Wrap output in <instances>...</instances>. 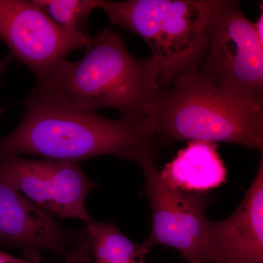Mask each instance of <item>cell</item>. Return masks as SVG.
<instances>
[{
	"instance_id": "6",
	"label": "cell",
	"mask_w": 263,
	"mask_h": 263,
	"mask_svg": "<svg viewBox=\"0 0 263 263\" xmlns=\"http://www.w3.org/2000/svg\"><path fill=\"white\" fill-rule=\"evenodd\" d=\"M139 164L145 176L143 195L149 200L152 214V233L142 246L148 252L155 246H166L179 252L188 262L207 263L206 210L213 201L212 195L171 187L161 177L152 157Z\"/></svg>"
},
{
	"instance_id": "11",
	"label": "cell",
	"mask_w": 263,
	"mask_h": 263,
	"mask_svg": "<svg viewBox=\"0 0 263 263\" xmlns=\"http://www.w3.org/2000/svg\"><path fill=\"white\" fill-rule=\"evenodd\" d=\"M217 143L190 141L160 171L171 187L188 193L203 194L226 182L227 169Z\"/></svg>"
},
{
	"instance_id": "2",
	"label": "cell",
	"mask_w": 263,
	"mask_h": 263,
	"mask_svg": "<svg viewBox=\"0 0 263 263\" xmlns=\"http://www.w3.org/2000/svg\"><path fill=\"white\" fill-rule=\"evenodd\" d=\"M141 127L160 145L224 142L262 152L263 103L222 87L196 67L161 91Z\"/></svg>"
},
{
	"instance_id": "12",
	"label": "cell",
	"mask_w": 263,
	"mask_h": 263,
	"mask_svg": "<svg viewBox=\"0 0 263 263\" xmlns=\"http://www.w3.org/2000/svg\"><path fill=\"white\" fill-rule=\"evenodd\" d=\"M85 232L96 263H135L148 253L141 243H134L112 222H100L91 218Z\"/></svg>"
},
{
	"instance_id": "8",
	"label": "cell",
	"mask_w": 263,
	"mask_h": 263,
	"mask_svg": "<svg viewBox=\"0 0 263 263\" xmlns=\"http://www.w3.org/2000/svg\"><path fill=\"white\" fill-rule=\"evenodd\" d=\"M91 39L66 32L32 0H0V40L37 83L47 81L71 52L87 48Z\"/></svg>"
},
{
	"instance_id": "17",
	"label": "cell",
	"mask_w": 263,
	"mask_h": 263,
	"mask_svg": "<svg viewBox=\"0 0 263 263\" xmlns=\"http://www.w3.org/2000/svg\"><path fill=\"white\" fill-rule=\"evenodd\" d=\"M254 27H255L256 32H257V36H258L259 41L263 43V35H262V28H263V12L262 8L261 11V14L259 15L257 22H254Z\"/></svg>"
},
{
	"instance_id": "5",
	"label": "cell",
	"mask_w": 263,
	"mask_h": 263,
	"mask_svg": "<svg viewBox=\"0 0 263 263\" xmlns=\"http://www.w3.org/2000/svg\"><path fill=\"white\" fill-rule=\"evenodd\" d=\"M206 33L200 70L222 87L263 103V43L238 2L214 0Z\"/></svg>"
},
{
	"instance_id": "15",
	"label": "cell",
	"mask_w": 263,
	"mask_h": 263,
	"mask_svg": "<svg viewBox=\"0 0 263 263\" xmlns=\"http://www.w3.org/2000/svg\"><path fill=\"white\" fill-rule=\"evenodd\" d=\"M0 263H49V262H30V261L27 260L25 259H19L17 257H13V256L10 255L0 251Z\"/></svg>"
},
{
	"instance_id": "3",
	"label": "cell",
	"mask_w": 263,
	"mask_h": 263,
	"mask_svg": "<svg viewBox=\"0 0 263 263\" xmlns=\"http://www.w3.org/2000/svg\"><path fill=\"white\" fill-rule=\"evenodd\" d=\"M85 49L81 60H65L47 81L37 84L78 108L96 113L116 109L122 117L141 121L161 92L154 57L133 56L122 36L110 29L92 37Z\"/></svg>"
},
{
	"instance_id": "1",
	"label": "cell",
	"mask_w": 263,
	"mask_h": 263,
	"mask_svg": "<svg viewBox=\"0 0 263 263\" xmlns=\"http://www.w3.org/2000/svg\"><path fill=\"white\" fill-rule=\"evenodd\" d=\"M22 103L25 111L18 127L0 138V155H34L79 163L114 156L139 164L158 154L161 145L143 131L141 121L107 119L78 108L39 84Z\"/></svg>"
},
{
	"instance_id": "9",
	"label": "cell",
	"mask_w": 263,
	"mask_h": 263,
	"mask_svg": "<svg viewBox=\"0 0 263 263\" xmlns=\"http://www.w3.org/2000/svg\"><path fill=\"white\" fill-rule=\"evenodd\" d=\"M82 234L64 228L54 216L0 177V246L20 249L25 259L39 262L41 252L65 254Z\"/></svg>"
},
{
	"instance_id": "20",
	"label": "cell",
	"mask_w": 263,
	"mask_h": 263,
	"mask_svg": "<svg viewBox=\"0 0 263 263\" xmlns=\"http://www.w3.org/2000/svg\"><path fill=\"white\" fill-rule=\"evenodd\" d=\"M91 263H96V262H91Z\"/></svg>"
},
{
	"instance_id": "4",
	"label": "cell",
	"mask_w": 263,
	"mask_h": 263,
	"mask_svg": "<svg viewBox=\"0 0 263 263\" xmlns=\"http://www.w3.org/2000/svg\"><path fill=\"white\" fill-rule=\"evenodd\" d=\"M214 0H99L114 26L139 36L158 66L161 91L199 67Z\"/></svg>"
},
{
	"instance_id": "10",
	"label": "cell",
	"mask_w": 263,
	"mask_h": 263,
	"mask_svg": "<svg viewBox=\"0 0 263 263\" xmlns=\"http://www.w3.org/2000/svg\"><path fill=\"white\" fill-rule=\"evenodd\" d=\"M207 263H263V158L239 206L222 221L209 220Z\"/></svg>"
},
{
	"instance_id": "14",
	"label": "cell",
	"mask_w": 263,
	"mask_h": 263,
	"mask_svg": "<svg viewBox=\"0 0 263 263\" xmlns=\"http://www.w3.org/2000/svg\"><path fill=\"white\" fill-rule=\"evenodd\" d=\"M91 255L89 239L84 232L81 239L65 254V259L61 263H91Z\"/></svg>"
},
{
	"instance_id": "13",
	"label": "cell",
	"mask_w": 263,
	"mask_h": 263,
	"mask_svg": "<svg viewBox=\"0 0 263 263\" xmlns=\"http://www.w3.org/2000/svg\"><path fill=\"white\" fill-rule=\"evenodd\" d=\"M61 28L76 37L91 40L89 16L99 0H32Z\"/></svg>"
},
{
	"instance_id": "18",
	"label": "cell",
	"mask_w": 263,
	"mask_h": 263,
	"mask_svg": "<svg viewBox=\"0 0 263 263\" xmlns=\"http://www.w3.org/2000/svg\"><path fill=\"white\" fill-rule=\"evenodd\" d=\"M3 112H4V109H3V108L0 109V115H2V114H3Z\"/></svg>"
},
{
	"instance_id": "7",
	"label": "cell",
	"mask_w": 263,
	"mask_h": 263,
	"mask_svg": "<svg viewBox=\"0 0 263 263\" xmlns=\"http://www.w3.org/2000/svg\"><path fill=\"white\" fill-rule=\"evenodd\" d=\"M0 177L55 217L85 223L91 219L85 202L98 183L79 162L0 155Z\"/></svg>"
},
{
	"instance_id": "16",
	"label": "cell",
	"mask_w": 263,
	"mask_h": 263,
	"mask_svg": "<svg viewBox=\"0 0 263 263\" xmlns=\"http://www.w3.org/2000/svg\"><path fill=\"white\" fill-rule=\"evenodd\" d=\"M12 60H13V56L10 54L0 60V81H1L3 74L5 73V71H6L8 67H9Z\"/></svg>"
},
{
	"instance_id": "19",
	"label": "cell",
	"mask_w": 263,
	"mask_h": 263,
	"mask_svg": "<svg viewBox=\"0 0 263 263\" xmlns=\"http://www.w3.org/2000/svg\"><path fill=\"white\" fill-rule=\"evenodd\" d=\"M189 263H205V262H191Z\"/></svg>"
}]
</instances>
